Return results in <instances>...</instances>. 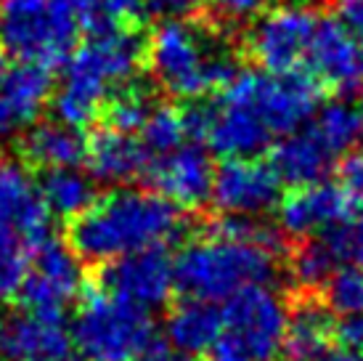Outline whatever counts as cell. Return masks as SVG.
<instances>
[{
	"mask_svg": "<svg viewBox=\"0 0 363 361\" xmlns=\"http://www.w3.org/2000/svg\"><path fill=\"white\" fill-rule=\"evenodd\" d=\"M189 231L183 208L157 191L114 189L67 223V244L82 263L104 266L133 252L170 247Z\"/></svg>",
	"mask_w": 363,
	"mask_h": 361,
	"instance_id": "cell-1",
	"label": "cell"
},
{
	"mask_svg": "<svg viewBox=\"0 0 363 361\" xmlns=\"http://www.w3.org/2000/svg\"><path fill=\"white\" fill-rule=\"evenodd\" d=\"M143 64L164 93L196 101L239 72V53L215 21L162 19L143 43Z\"/></svg>",
	"mask_w": 363,
	"mask_h": 361,
	"instance_id": "cell-2",
	"label": "cell"
},
{
	"mask_svg": "<svg viewBox=\"0 0 363 361\" xmlns=\"http://www.w3.org/2000/svg\"><path fill=\"white\" fill-rule=\"evenodd\" d=\"M143 38L130 24H101L88 41L64 59L61 85L53 109L61 122L85 128L99 120L106 101L138 77L143 64Z\"/></svg>",
	"mask_w": 363,
	"mask_h": 361,
	"instance_id": "cell-3",
	"label": "cell"
},
{
	"mask_svg": "<svg viewBox=\"0 0 363 361\" xmlns=\"http://www.w3.org/2000/svg\"><path fill=\"white\" fill-rule=\"evenodd\" d=\"M279 269L281 250L207 234L189 242L172 261L175 287L186 298L202 301H223L247 287H271Z\"/></svg>",
	"mask_w": 363,
	"mask_h": 361,
	"instance_id": "cell-4",
	"label": "cell"
},
{
	"mask_svg": "<svg viewBox=\"0 0 363 361\" xmlns=\"http://www.w3.org/2000/svg\"><path fill=\"white\" fill-rule=\"evenodd\" d=\"M323 88L305 72H236L218 99L239 109L271 141L300 131L311 120Z\"/></svg>",
	"mask_w": 363,
	"mask_h": 361,
	"instance_id": "cell-5",
	"label": "cell"
},
{
	"mask_svg": "<svg viewBox=\"0 0 363 361\" xmlns=\"http://www.w3.org/2000/svg\"><path fill=\"white\" fill-rule=\"evenodd\" d=\"M85 30L77 0H0V53L9 61L53 70Z\"/></svg>",
	"mask_w": 363,
	"mask_h": 361,
	"instance_id": "cell-6",
	"label": "cell"
},
{
	"mask_svg": "<svg viewBox=\"0 0 363 361\" xmlns=\"http://www.w3.org/2000/svg\"><path fill=\"white\" fill-rule=\"evenodd\" d=\"M69 338L82 361H138L154 343V316L149 308L93 287L77 306Z\"/></svg>",
	"mask_w": 363,
	"mask_h": 361,
	"instance_id": "cell-7",
	"label": "cell"
},
{
	"mask_svg": "<svg viewBox=\"0 0 363 361\" xmlns=\"http://www.w3.org/2000/svg\"><path fill=\"white\" fill-rule=\"evenodd\" d=\"M286 306L271 287H247L225 298L210 361H276L281 356Z\"/></svg>",
	"mask_w": 363,
	"mask_h": 361,
	"instance_id": "cell-8",
	"label": "cell"
},
{
	"mask_svg": "<svg viewBox=\"0 0 363 361\" xmlns=\"http://www.w3.org/2000/svg\"><path fill=\"white\" fill-rule=\"evenodd\" d=\"M318 14L289 3L257 14L242 41V53L265 72H303Z\"/></svg>",
	"mask_w": 363,
	"mask_h": 361,
	"instance_id": "cell-9",
	"label": "cell"
},
{
	"mask_svg": "<svg viewBox=\"0 0 363 361\" xmlns=\"http://www.w3.org/2000/svg\"><path fill=\"white\" fill-rule=\"evenodd\" d=\"M82 287L80 258L67 242L43 237L27 255V271L21 279L19 295L24 311L64 319V313L77 301Z\"/></svg>",
	"mask_w": 363,
	"mask_h": 361,
	"instance_id": "cell-10",
	"label": "cell"
},
{
	"mask_svg": "<svg viewBox=\"0 0 363 361\" xmlns=\"http://www.w3.org/2000/svg\"><path fill=\"white\" fill-rule=\"evenodd\" d=\"M51 212L40 197V189L21 162H0V252L30 250L48 237Z\"/></svg>",
	"mask_w": 363,
	"mask_h": 361,
	"instance_id": "cell-11",
	"label": "cell"
},
{
	"mask_svg": "<svg viewBox=\"0 0 363 361\" xmlns=\"http://www.w3.org/2000/svg\"><path fill=\"white\" fill-rule=\"evenodd\" d=\"M99 284L101 290L117 295L122 301H130L152 311L167 303L175 287L172 261L164 247L133 252L99 266Z\"/></svg>",
	"mask_w": 363,
	"mask_h": 361,
	"instance_id": "cell-12",
	"label": "cell"
},
{
	"mask_svg": "<svg viewBox=\"0 0 363 361\" xmlns=\"http://www.w3.org/2000/svg\"><path fill=\"white\" fill-rule=\"evenodd\" d=\"M281 180L271 165L255 157H233L225 160L212 176L210 200L218 212L228 215H260L279 205Z\"/></svg>",
	"mask_w": 363,
	"mask_h": 361,
	"instance_id": "cell-13",
	"label": "cell"
},
{
	"mask_svg": "<svg viewBox=\"0 0 363 361\" xmlns=\"http://www.w3.org/2000/svg\"><path fill=\"white\" fill-rule=\"evenodd\" d=\"M212 168L207 151L196 144H181L178 149L152 157L143 168L141 178L152 186L157 194L167 197L183 210L202 208L210 200L212 191Z\"/></svg>",
	"mask_w": 363,
	"mask_h": 361,
	"instance_id": "cell-14",
	"label": "cell"
},
{
	"mask_svg": "<svg viewBox=\"0 0 363 361\" xmlns=\"http://www.w3.org/2000/svg\"><path fill=\"white\" fill-rule=\"evenodd\" d=\"M303 72L321 88L350 90L361 80V48L340 21L318 16Z\"/></svg>",
	"mask_w": 363,
	"mask_h": 361,
	"instance_id": "cell-15",
	"label": "cell"
},
{
	"mask_svg": "<svg viewBox=\"0 0 363 361\" xmlns=\"http://www.w3.org/2000/svg\"><path fill=\"white\" fill-rule=\"evenodd\" d=\"M350 208L353 205L340 189V183L315 180V183L294 186L279 202V223L284 234L305 239L350 218Z\"/></svg>",
	"mask_w": 363,
	"mask_h": 361,
	"instance_id": "cell-16",
	"label": "cell"
},
{
	"mask_svg": "<svg viewBox=\"0 0 363 361\" xmlns=\"http://www.w3.org/2000/svg\"><path fill=\"white\" fill-rule=\"evenodd\" d=\"M72 338L64 319L24 311L0 324V361H69Z\"/></svg>",
	"mask_w": 363,
	"mask_h": 361,
	"instance_id": "cell-17",
	"label": "cell"
},
{
	"mask_svg": "<svg viewBox=\"0 0 363 361\" xmlns=\"http://www.w3.org/2000/svg\"><path fill=\"white\" fill-rule=\"evenodd\" d=\"M85 162L96 180L104 183H125L141 178L149 165V154L141 146L135 133H122L106 125H99L85 146Z\"/></svg>",
	"mask_w": 363,
	"mask_h": 361,
	"instance_id": "cell-18",
	"label": "cell"
},
{
	"mask_svg": "<svg viewBox=\"0 0 363 361\" xmlns=\"http://www.w3.org/2000/svg\"><path fill=\"white\" fill-rule=\"evenodd\" d=\"M334 319L329 306L315 298V292H300L286 308L281 353L286 361H313L329 351L332 345Z\"/></svg>",
	"mask_w": 363,
	"mask_h": 361,
	"instance_id": "cell-19",
	"label": "cell"
},
{
	"mask_svg": "<svg viewBox=\"0 0 363 361\" xmlns=\"http://www.w3.org/2000/svg\"><path fill=\"white\" fill-rule=\"evenodd\" d=\"M334 162H337V154L308 125L305 131L281 136L279 144H273L268 165L279 176V180H286L292 186H305V183H315V180L326 178V173L332 171Z\"/></svg>",
	"mask_w": 363,
	"mask_h": 361,
	"instance_id": "cell-20",
	"label": "cell"
},
{
	"mask_svg": "<svg viewBox=\"0 0 363 361\" xmlns=\"http://www.w3.org/2000/svg\"><path fill=\"white\" fill-rule=\"evenodd\" d=\"M88 139L69 122L45 120L38 122L19 141L21 165L35 171H56V168H77L85 162Z\"/></svg>",
	"mask_w": 363,
	"mask_h": 361,
	"instance_id": "cell-21",
	"label": "cell"
},
{
	"mask_svg": "<svg viewBox=\"0 0 363 361\" xmlns=\"http://www.w3.org/2000/svg\"><path fill=\"white\" fill-rule=\"evenodd\" d=\"M220 330V308L215 301L183 298L167 313V338L183 353H207Z\"/></svg>",
	"mask_w": 363,
	"mask_h": 361,
	"instance_id": "cell-22",
	"label": "cell"
},
{
	"mask_svg": "<svg viewBox=\"0 0 363 361\" xmlns=\"http://www.w3.org/2000/svg\"><path fill=\"white\" fill-rule=\"evenodd\" d=\"M40 197L45 202L48 212L59 215L61 221L69 223L77 218L93 200V180L82 176L77 168H56V171H43V178L38 183Z\"/></svg>",
	"mask_w": 363,
	"mask_h": 361,
	"instance_id": "cell-23",
	"label": "cell"
},
{
	"mask_svg": "<svg viewBox=\"0 0 363 361\" xmlns=\"http://www.w3.org/2000/svg\"><path fill=\"white\" fill-rule=\"evenodd\" d=\"M334 271L337 261L321 237L318 239L305 237L300 244L286 250V274L300 292H318Z\"/></svg>",
	"mask_w": 363,
	"mask_h": 361,
	"instance_id": "cell-24",
	"label": "cell"
},
{
	"mask_svg": "<svg viewBox=\"0 0 363 361\" xmlns=\"http://www.w3.org/2000/svg\"><path fill=\"white\" fill-rule=\"evenodd\" d=\"M138 141L146 149L149 160L167 154V151L178 149L183 141H186V122H183V109L172 107V104H157L149 109L146 120L138 128Z\"/></svg>",
	"mask_w": 363,
	"mask_h": 361,
	"instance_id": "cell-25",
	"label": "cell"
},
{
	"mask_svg": "<svg viewBox=\"0 0 363 361\" xmlns=\"http://www.w3.org/2000/svg\"><path fill=\"white\" fill-rule=\"evenodd\" d=\"M311 128L321 136L323 144H326L337 157L350 149L363 133L358 112L350 109L347 104H332V107L321 109L313 117Z\"/></svg>",
	"mask_w": 363,
	"mask_h": 361,
	"instance_id": "cell-26",
	"label": "cell"
},
{
	"mask_svg": "<svg viewBox=\"0 0 363 361\" xmlns=\"http://www.w3.org/2000/svg\"><path fill=\"white\" fill-rule=\"evenodd\" d=\"M323 303L329 311L337 313H361L363 311V269L342 266L334 271L323 284Z\"/></svg>",
	"mask_w": 363,
	"mask_h": 361,
	"instance_id": "cell-27",
	"label": "cell"
},
{
	"mask_svg": "<svg viewBox=\"0 0 363 361\" xmlns=\"http://www.w3.org/2000/svg\"><path fill=\"white\" fill-rule=\"evenodd\" d=\"M323 242L334 255L337 266H355L363 269V212L355 218H345L332 229L323 231Z\"/></svg>",
	"mask_w": 363,
	"mask_h": 361,
	"instance_id": "cell-28",
	"label": "cell"
},
{
	"mask_svg": "<svg viewBox=\"0 0 363 361\" xmlns=\"http://www.w3.org/2000/svg\"><path fill=\"white\" fill-rule=\"evenodd\" d=\"M332 340L340 343V348L345 351L363 353V311L342 313V319H334Z\"/></svg>",
	"mask_w": 363,
	"mask_h": 361,
	"instance_id": "cell-29",
	"label": "cell"
},
{
	"mask_svg": "<svg viewBox=\"0 0 363 361\" xmlns=\"http://www.w3.org/2000/svg\"><path fill=\"white\" fill-rule=\"evenodd\" d=\"M340 189L345 191L350 205L363 208V151L342 162V168H340Z\"/></svg>",
	"mask_w": 363,
	"mask_h": 361,
	"instance_id": "cell-30",
	"label": "cell"
},
{
	"mask_svg": "<svg viewBox=\"0 0 363 361\" xmlns=\"http://www.w3.org/2000/svg\"><path fill=\"white\" fill-rule=\"evenodd\" d=\"M204 0H146V14H152L154 19H191L194 14H199Z\"/></svg>",
	"mask_w": 363,
	"mask_h": 361,
	"instance_id": "cell-31",
	"label": "cell"
},
{
	"mask_svg": "<svg viewBox=\"0 0 363 361\" xmlns=\"http://www.w3.org/2000/svg\"><path fill=\"white\" fill-rule=\"evenodd\" d=\"M99 9L109 21L114 24H130L135 27L141 19L146 0H99Z\"/></svg>",
	"mask_w": 363,
	"mask_h": 361,
	"instance_id": "cell-32",
	"label": "cell"
},
{
	"mask_svg": "<svg viewBox=\"0 0 363 361\" xmlns=\"http://www.w3.org/2000/svg\"><path fill=\"white\" fill-rule=\"evenodd\" d=\"M212 3L225 19H247V16L273 9L276 3H284V0H212Z\"/></svg>",
	"mask_w": 363,
	"mask_h": 361,
	"instance_id": "cell-33",
	"label": "cell"
},
{
	"mask_svg": "<svg viewBox=\"0 0 363 361\" xmlns=\"http://www.w3.org/2000/svg\"><path fill=\"white\" fill-rule=\"evenodd\" d=\"M332 9L345 30L363 41V0H332Z\"/></svg>",
	"mask_w": 363,
	"mask_h": 361,
	"instance_id": "cell-34",
	"label": "cell"
},
{
	"mask_svg": "<svg viewBox=\"0 0 363 361\" xmlns=\"http://www.w3.org/2000/svg\"><path fill=\"white\" fill-rule=\"evenodd\" d=\"M138 361H191L189 353L178 351L175 345H167V343H152L146 351L141 353Z\"/></svg>",
	"mask_w": 363,
	"mask_h": 361,
	"instance_id": "cell-35",
	"label": "cell"
},
{
	"mask_svg": "<svg viewBox=\"0 0 363 361\" xmlns=\"http://www.w3.org/2000/svg\"><path fill=\"white\" fill-rule=\"evenodd\" d=\"M16 131H21V122H19V117L13 114L11 104L6 101L3 90H0V139H6V136H11V133H16Z\"/></svg>",
	"mask_w": 363,
	"mask_h": 361,
	"instance_id": "cell-36",
	"label": "cell"
},
{
	"mask_svg": "<svg viewBox=\"0 0 363 361\" xmlns=\"http://www.w3.org/2000/svg\"><path fill=\"white\" fill-rule=\"evenodd\" d=\"M313 361H363V353L355 351H345V348H337V351H323L321 356H315Z\"/></svg>",
	"mask_w": 363,
	"mask_h": 361,
	"instance_id": "cell-37",
	"label": "cell"
},
{
	"mask_svg": "<svg viewBox=\"0 0 363 361\" xmlns=\"http://www.w3.org/2000/svg\"><path fill=\"white\" fill-rule=\"evenodd\" d=\"M358 117H361V125H363V99H361V112H358Z\"/></svg>",
	"mask_w": 363,
	"mask_h": 361,
	"instance_id": "cell-38",
	"label": "cell"
},
{
	"mask_svg": "<svg viewBox=\"0 0 363 361\" xmlns=\"http://www.w3.org/2000/svg\"><path fill=\"white\" fill-rule=\"evenodd\" d=\"M361 77H363V48H361Z\"/></svg>",
	"mask_w": 363,
	"mask_h": 361,
	"instance_id": "cell-39",
	"label": "cell"
},
{
	"mask_svg": "<svg viewBox=\"0 0 363 361\" xmlns=\"http://www.w3.org/2000/svg\"><path fill=\"white\" fill-rule=\"evenodd\" d=\"M0 324H3V316H0Z\"/></svg>",
	"mask_w": 363,
	"mask_h": 361,
	"instance_id": "cell-40",
	"label": "cell"
},
{
	"mask_svg": "<svg viewBox=\"0 0 363 361\" xmlns=\"http://www.w3.org/2000/svg\"><path fill=\"white\" fill-rule=\"evenodd\" d=\"M69 361H72V359H69Z\"/></svg>",
	"mask_w": 363,
	"mask_h": 361,
	"instance_id": "cell-41",
	"label": "cell"
}]
</instances>
